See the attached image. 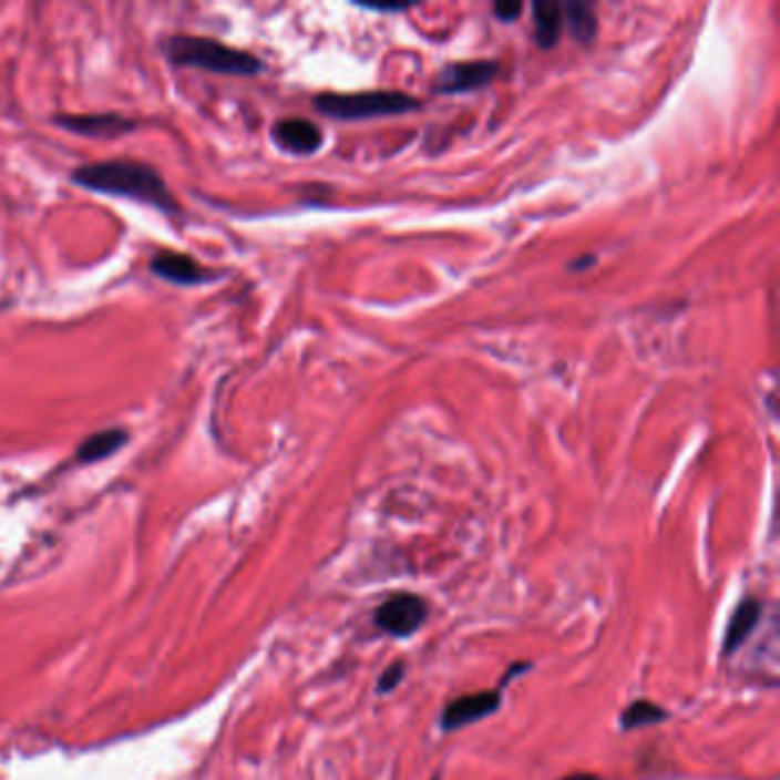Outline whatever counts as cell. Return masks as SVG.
<instances>
[{
	"instance_id": "obj_1",
	"label": "cell",
	"mask_w": 780,
	"mask_h": 780,
	"mask_svg": "<svg viewBox=\"0 0 780 780\" xmlns=\"http://www.w3.org/2000/svg\"><path fill=\"white\" fill-rule=\"evenodd\" d=\"M74 184L103 193V195H115V197H129L142 204H152L161 211H176V199L167 191L163 176L145 165L135 161H103V163H90L79 167L71 174Z\"/></svg>"
},
{
	"instance_id": "obj_2",
	"label": "cell",
	"mask_w": 780,
	"mask_h": 780,
	"mask_svg": "<svg viewBox=\"0 0 780 780\" xmlns=\"http://www.w3.org/2000/svg\"><path fill=\"white\" fill-rule=\"evenodd\" d=\"M167 58L174 64L216 71V74L253 76L261 69V62L255 55L216 40L193 38V34H176V38H172L167 42Z\"/></svg>"
},
{
	"instance_id": "obj_3",
	"label": "cell",
	"mask_w": 780,
	"mask_h": 780,
	"mask_svg": "<svg viewBox=\"0 0 780 780\" xmlns=\"http://www.w3.org/2000/svg\"><path fill=\"white\" fill-rule=\"evenodd\" d=\"M318 113L332 120H371L403 115L414 111L419 101L403 92H358V94H321L314 99Z\"/></svg>"
},
{
	"instance_id": "obj_4",
	"label": "cell",
	"mask_w": 780,
	"mask_h": 780,
	"mask_svg": "<svg viewBox=\"0 0 780 780\" xmlns=\"http://www.w3.org/2000/svg\"><path fill=\"white\" fill-rule=\"evenodd\" d=\"M496 74V62L474 60V62H458L447 69L435 81V92L455 94V92H472L488 85Z\"/></svg>"
},
{
	"instance_id": "obj_5",
	"label": "cell",
	"mask_w": 780,
	"mask_h": 780,
	"mask_svg": "<svg viewBox=\"0 0 780 780\" xmlns=\"http://www.w3.org/2000/svg\"><path fill=\"white\" fill-rule=\"evenodd\" d=\"M425 620V605L414 595H399L387 599L378 609L376 623L397 636H408Z\"/></svg>"
},
{
	"instance_id": "obj_6",
	"label": "cell",
	"mask_w": 780,
	"mask_h": 780,
	"mask_svg": "<svg viewBox=\"0 0 780 780\" xmlns=\"http://www.w3.org/2000/svg\"><path fill=\"white\" fill-rule=\"evenodd\" d=\"M273 133H275V140L279 142V147L289 150L294 154H314L324 142V135L318 131V126L300 117L277 122Z\"/></svg>"
},
{
	"instance_id": "obj_7",
	"label": "cell",
	"mask_w": 780,
	"mask_h": 780,
	"mask_svg": "<svg viewBox=\"0 0 780 780\" xmlns=\"http://www.w3.org/2000/svg\"><path fill=\"white\" fill-rule=\"evenodd\" d=\"M55 122L69 131L90 137H117L122 133L133 131V122L122 115H66L58 117Z\"/></svg>"
},
{
	"instance_id": "obj_8",
	"label": "cell",
	"mask_w": 780,
	"mask_h": 780,
	"mask_svg": "<svg viewBox=\"0 0 780 780\" xmlns=\"http://www.w3.org/2000/svg\"><path fill=\"white\" fill-rule=\"evenodd\" d=\"M152 270L174 284H202L206 279L204 270L199 268V264L188 257V255H176V253H161L154 261H152Z\"/></svg>"
},
{
	"instance_id": "obj_9",
	"label": "cell",
	"mask_w": 780,
	"mask_h": 780,
	"mask_svg": "<svg viewBox=\"0 0 780 780\" xmlns=\"http://www.w3.org/2000/svg\"><path fill=\"white\" fill-rule=\"evenodd\" d=\"M500 705L496 694H476V696H465L455 702H451L444 712V728H460L465 723H472L485 715H490L492 709Z\"/></svg>"
},
{
	"instance_id": "obj_10",
	"label": "cell",
	"mask_w": 780,
	"mask_h": 780,
	"mask_svg": "<svg viewBox=\"0 0 780 780\" xmlns=\"http://www.w3.org/2000/svg\"><path fill=\"white\" fill-rule=\"evenodd\" d=\"M563 25V6L554 0H538L534 3V28H536V42L543 49H552L558 42Z\"/></svg>"
},
{
	"instance_id": "obj_11",
	"label": "cell",
	"mask_w": 780,
	"mask_h": 780,
	"mask_svg": "<svg viewBox=\"0 0 780 780\" xmlns=\"http://www.w3.org/2000/svg\"><path fill=\"white\" fill-rule=\"evenodd\" d=\"M126 442H129V435L122 429L101 431L96 435H90L81 444L76 458L81 460V463H99V460H105L109 455L117 453Z\"/></svg>"
},
{
	"instance_id": "obj_12",
	"label": "cell",
	"mask_w": 780,
	"mask_h": 780,
	"mask_svg": "<svg viewBox=\"0 0 780 780\" xmlns=\"http://www.w3.org/2000/svg\"><path fill=\"white\" fill-rule=\"evenodd\" d=\"M563 19H567L571 32L575 34V40L582 44H588L595 32H597V19L593 14V8L586 3H565L563 6Z\"/></svg>"
},
{
	"instance_id": "obj_13",
	"label": "cell",
	"mask_w": 780,
	"mask_h": 780,
	"mask_svg": "<svg viewBox=\"0 0 780 780\" xmlns=\"http://www.w3.org/2000/svg\"><path fill=\"white\" fill-rule=\"evenodd\" d=\"M758 605L756 602H743V605L735 612L728 634H726V653H732L743 638L749 636V632L753 629V625L758 623Z\"/></svg>"
},
{
	"instance_id": "obj_14",
	"label": "cell",
	"mask_w": 780,
	"mask_h": 780,
	"mask_svg": "<svg viewBox=\"0 0 780 780\" xmlns=\"http://www.w3.org/2000/svg\"><path fill=\"white\" fill-rule=\"evenodd\" d=\"M661 717H664V712H661V709H657L655 705H650V702H634L625 712L623 723L627 728H632V726L636 728V726H644V723H653V721H657Z\"/></svg>"
},
{
	"instance_id": "obj_15",
	"label": "cell",
	"mask_w": 780,
	"mask_h": 780,
	"mask_svg": "<svg viewBox=\"0 0 780 780\" xmlns=\"http://www.w3.org/2000/svg\"><path fill=\"white\" fill-rule=\"evenodd\" d=\"M522 12V3H496L494 6V14L500 17L502 21H515Z\"/></svg>"
},
{
	"instance_id": "obj_16",
	"label": "cell",
	"mask_w": 780,
	"mask_h": 780,
	"mask_svg": "<svg viewBox=\"0 0 780 780\" xmlns=\"http://www.w3.org/2000/svg\"><path fill=\"white\" fill-rule=\"evenodd\" d=\"M401 676H403V664L392 666V668H389V670L384 673V676H382L380 689H382V691H389L392 687H397V682L401 680Z\"/></svg>"
},
{
	"instance_id": "obj_17",
	"label": "cell",
	"mask_w": 780,
	"mask_h": 780,
	"mask_svg": "<svg viewBox=\"0 0 780 780\" xmlns=\"http://www.w3.org/2000/svg\"><path fill=\"white\" fill-rule=\"evenodd\" d=\"M571 780H591V778H586V776H579V778H577V776H575V778H571Z\"/></svg>"
}]
</instances>
